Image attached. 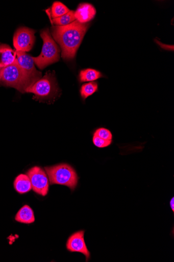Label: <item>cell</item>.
Instances as JSON below:
<instances>
[{
	"instance_id": "cell-1",
	"label": "cell",
	"mask_w": 174,
	"mask_h": 262,
	"mask_svg": "<svg viewBox=\"0 0 174 262\" xmlns=\"http://www.w3.org/2000/svg\"><path fill=\"white\" fill-rule=\"evenodd\" d=\"M88 27V24L76 20L66 26L52 28V35L61 47L64 59L72 60L76 57Z\"/></svg>"
},
{
	"instance_id": "cell-2",
	"label": "cell",
	"mask_w": 174,
	"mask_h": 262,
	"mask_svg": "<svg viewBox=\"0 0 174 262\" xmlns=\"http://www.w3.org/2000/svg\"><path fill=\"white\" fill-rule=\"evenodd\" d=\"M37 81L18 64L17 60L11 65L0 70V84L14 88L22 93Z\"/></svg>"
},
{
	"instance_id": "cell-3",
	"label": "cell",
	"mask_w": 174,
	"mask_h": 262,
	"mask_svg": "<svg viewBox=\"0 0 174 262\" xmlns=\"http://www.w3.org/2000/svg\"><path fill=\"white\" fill-rule=\"evenodd\" d=\"M60 90L55 77V73L49 71L44 77L29 88L26 93H33L36 100L54 102L59 97Z\"/></svg>"
},
{
	"instance_id": "cell-4",
	"label": "cell",
	"mask_w": 174,
	"mask_h": 262,
	"mask_svg": "<svg viewBox=\"0 0 174 262\" xmlns=\"http://www.w3.org/2000/svg\"><path fill=\"white\" fill-rule=\"evenodd\" d=\"M44 169L51 185L59 184L69 187L71 190L76 188L79 177L70 165L61 163L47 166Z\"/></svg>"
},
{
	"instance_id": "cell-5",
	"label": "cell",
	"mask_w": 174,
	"mask_h": 262,
	"mask_svg": "<svg viewBox=\"0 0 174 262\" xmlns=\"http://www.w3.org/2000/svg\"><path fill=\"white\" fill-rule=\"evenodd\" d=\"M40 36L43 41L41 53L38 57H33V59L36 66L40 69L43 70L48 66L59 61L60 49L48 29L42 30Z\"/></svg>"
},
{
	"instance_id": "cell-6",
	"label": "cell",
	"mask_w": 174,
	"mask_h": 262,
	"mask_svg": "<svg viewBox=\"0 0 174 262\" xmlns=\"http://www.w3.org/2000/svg\"><path fill=\"white\" fill-rule=\"evenodd\" d=\"M27 173L30 178L34 191L42 196H46L48 191L49 181L43 169L36 166L30 169Z\"/></svg>"
},
{
	"instance_id": "cell-7",
	"label": "cell",
	"mask_w": 174,
	"mask_h": 262,
	"mask_svg": "<svg viewBox=\"0 0 174 262\" xmlns=\"http://www.w3.org/2000/svg\"><path fill=\"white\" fill-rule=\"evenodd\" d=\"M35 31L28 28H20L14 34L13 45L16 51L30 52L35 41Z\"/></svg>"
},
{
	"instance_id": "cell-8",
	"label": "cell",
	"mask_w": 174,
	"mask_h": 262,
	"mask_svg": "<svg viewBox=\"0 0 174 262\" xmlns=\"http://www.w3.org/2000/svg\"><path fill=\"white\" fill-rule=\"evenodd\" d=\"M85 231L81 230L73 233L66 243V249L70 252H78L84 254L88 261L90 258L89 251L84 239Z\"/></svg>"
},
{
	"instance_id": "cell-9",
	"label": "cell",
	"mask_w": 174,
	"mask_h": 262,
	"mask_svg": "<svg viewBox=\"0 0 174 262\" xmlns=\"http://www.w3.org/2000/svg\"><path fill=\"white\" fill-rule=\"evenodd\" d=\"M16 60L19 66L32 78L38 81L41 78L42 75L37 70L33 57L26 52L15 51Z\"/></svg>"
},
{
	"instance_id": "cell-10",
	"label": "cell",
	"mask_w": 174,
	"mask_h": 262,
	"mask_svg": "<svg viewBox=\"0 0 174 262\" xmlns=\"http://www.w3.org/2000/svg\"><path fill=\"white\" fill-rule=\"evenodd\" d=\"M96 13V10L92 5L84 3L80 5L74 11V17L80 23L86 24L94 18Z\"/></svg>"
},
{
	"instance_id": "cell-11",
	"label": "cell",
	"mask_w": 174,
	"mask_h": 262,
	"mask_svg": "<svg viewBox=\"0 0 174 262\" xmlns=\"http://www.w3.org/2000/svg\"><path fill=\"white\" fill-rule=\"evenodd\" d=\"M16 59L15 51L7 45H0V70L11 65Z\"/></svg>"
},
{
	"instance_id": "cell-12",
	"label": "cell",
	"mask_w": 174,
	"mask_h": 262,
	"mask_svg": "<svg viewBox=\"0 0 174 262\" xmlns=\"http://www.w3.org/2000/svg\"><path fill=\"white\" fill-rule=\"evenodd\" d=\"M16 191L20 194L27 193L32 189L30 178L27 174H21L17 176L14 182Z\"/></svg>"
},
{
	"instance_id": "cell-13",
	"label": "cell",
	"mask_w": 174,
	"mask_h": 262,
	"mask_svg": "<svg viewBox=\"0 0 174 262\" xmlns=\"http://www.w3.org/2000/svg\"><path fill=\"white\" fill-rule=\"evenodd\" d=\"M15 220L16 222L22 224H32L35 221L34 211L29 206L24 205L18 211Z\"/></svg>"
},
{
	"instance_id": "cell-14",
	"label": "cell",
	"mask_w": 174,
	"mask_h": 262,
	"mask_svg": "<svg viewBox=\"0 0 174 262\" xmlns=\"http://www.w3.org/2000/svg\"><path fill=\"white\" fill-rule=\"evenodd\" d=\"M103 77L100 71L90 68L82 70L79 75L81 82H93Z\"/></svg>"
},
{
	"instance_id": "cell-15",
	"label": "cell",
	"mask_w": 174,
	"mask_h": 262,
	"mask_svg": "<svg viewBox=\"0 0 174 262\" xmlns=\"http://www.w3.org/2000/svg\"><path fill=\"white\" fill-rule=\"evenodd\" d=\"M74 20H76V17H74V11L70 10L67 14L52 20L54 25L59 27L67 26Z\"/></svg>"
},
{
	"instance_id": "cell-16",
	"label": "cell",
	"mask_w": 174,
	"mask_h": 262,
	"mask_svg": "<svg viewBox=\"0 0 174 262\" xmlns=\"http://www.w3.org/2000/svg\"><path fill=\"white\" fill-rule=\"evenodd\" d=\"M97 89V83L95 82H90L83 84L80 90L82 98L83 100H86L96 92Z\"/></svg>"
},
{
	"instance_id": "cell-17",
	"label": "cell",
	"mask_w": 174,
	"mask_h": 262,
	"mask_svg": "<svg viewBox=\"0 0 174 262\" xmlns=\"http://www.w3.org/2000/svg\"><path fill=\"white\" fill-rule=\"evenodd\" d=\"M69 11V9L62 3L59 2H55L52 8V16L53 19L58 18Z\"/></svg>"
},
{
	"instance_id": "cell-18",
	"label": "cell",
	"mask_w": 174,
	"mask_h": 262,
	"mask_svg": "<svg viewBox=\"0 0 174 262\" xmlns=\"http://www.w3.org/2000/svg\"><path fill=\"white\" fill-rule=\"evenodd\" d=\"M93 144L96 147L104 148L110 146L112 144V140H106L93 135Z\"/></svg>"
},
{
	"instance_id": "cell-19",
	"label": "cell",
	"mask_w": 174,
	"mask_h": 262,
	"mask_svg": "<svg viewBox=\"0 0 174 262\" xmlns=\"http://www.w3.org/2000/svg\"><path fill=\"white\" fill-rule=\"evenodd\" d=\"M94 135L106 140H112L113 139L111 132L105 128H98L95 130Z\"/></svg>"
},
{
	"instance_id": "cell-20",
	"label": "cell",
	"mask_w": 174,
	"mask_h": 262,
	"mask_svg": "<svg viewBox=\"0 0 174 262\" xmlns=\"http://www.w3.org/2000/svg\"><path fill=\"white\" fill-rule=\"evenodd\" d=\"M156 41L162 48V49L169 51L173 50V46L165 45L159 41L158 40H156Z\"/></svg>"
},
{
	"instance_id": "cell-21",
	"label": "cell",
	"mask_w": 174,
	"mask_h": 262,
	"mask_svg": "<svg viewBox=\"0 0 174 262\" xmlns=\"http://www.w3.org/2000/svg\"><path fill=\"white\" fill-rule=\"evenodd\" d=\"M169 205L170 208L171 209L172 211H174V198H172L169 202Z\"/></svg>"
}]
</instances>
